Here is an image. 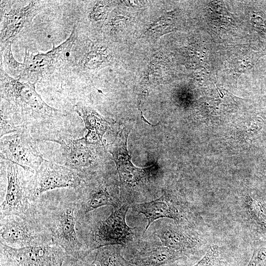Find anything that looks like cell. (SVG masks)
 <instances>
[{
  "label": "cell",
  "mask_w": 266,
  "mask_h": 266,
  "mask_svg": "<svg viewBox=\"0 0 266 266\" xmlns=\"http://www.w3.org/2000/svg\"><path fill=\"white\" fill-rule=\"evenodd\" d=\"M34 212L52 235V242L72 257L88 255L78 238L77 202L74 189L61 193L42 194L34 201Z\"/></svg>",
  "instance_id": "cell-1"
},
{
  "label": "cell",
  "mask_w": 266,
  "mask_h": 266,
  "mask_svg": "<svg viewBox=\"0 0 266 266\" xmlns=\"http://www.w3.org/2000/svg\"><path fill=\"white\" fill-rule=\"evenodd\" d=\"M0 80L1 99L9 104L27 129L49 125L65 116L44 101L34 83L10 76L1 66Z\"/></svg>",
  "instance_id": "cell-2"
},
{
  "label": "cell",
  "mask_w": 266,
  "mask_h": 266,
  "mask_svg": "<svg viewBox=\"0 0 266 266\" xmlns=\"http://www.w3.org/2000/svg\"><path fill=\"white\" fill-rule=\"evenodd\" d=\"M129 208L128 203L114 208L108 217L93 226L77 223L78 238L88 254L105 246H125L133 240V230L127 225L126 220Z\"/></svg>",
  "instance_id": "cell-3"
},
{
  "label": "cell",
  "mask_w": 266,
  "mask_h": 266,
  "mask_svg": "<svg viewBox=\"0 0 266 266\" xmlns=\"http://www.w3.org/2000/svg\"><path fill=\"white\" fill-rule=\"evenodd\" d=\"M0 242L15 248L52 243V235L37 217L33 209L22 217L10 215L0 217Z\"/></svg>",
  "instance_id": "cell-4"
},
{
  "label": "cell",
  "mask_w": 266,
  "mask_h": 266,
  "mask_svg": "<svg viewBox=\"0 0 266 266\" xmlns=\"http://www.w3.org/2000/svg\"><path fill=\"white\" fill-rule=\"evenodd\" d=\"M6 186L1 199L0 217L14 215L26 216L33 211L35 200L30 192L33 175L20 166L6 161Z\"/></svg>",
  "instance_id": "cell-5"
},
{
  "label": "cell",
  "mask_w": 266,
  "mask_h": 266,
  "mask_svg": "<svg viewBox=\"0 0 266 266\" xmlns=\"http://www.w3.org/2000/svg\"><path fill=\"white\" fill-rule=\"evenodd\" d=\"M0 266H63L67 255L53 242L15 248L0 242Z\"/></svg>",
  "instance_id": "cell-6"
},
{
  "label": "cell",
  "mask_w": 266,
  "mask_h": 266,
  "mask_svg": "<svg viewBox=\"0 0 266 266\" xmlns=\"http://www.w3.org/2000/svg\"><path fill=\"white\" fill-rule=\"evenodd\" d=\"M74 27L68 38L63 43L45 53L33 54L25 49L23 64L24 72L21 78L23 81L35 84L41 77L50 75L60 67L69 58L77 39Z\"/></svg>",
  "instance_id": "cell-7"
},
{
  "label": "cell",
  "mask_w": 266,
  "mask_h": 266,
  "mask_svg": "<svg viewBox=\"0 0 266 266\" xmlns=\"http://www.w3.org/2000/svg\"><path fill=\"white\" fill-rule=\"evenodd\" d=\"M1 159L14 163L34 173L43 159L28 129L0 138Z\"/></svg>",
  "instance_id": "cell-8"
},
{
  "label": "cell",
  "mask_w": 266,
  "mask_h": 266,
  "mask_svg": "<svg viewBox=\"0 0 266 266\" xmlns=\"http://www.w3.org/2000/svg\"><path fill=\"white\" fill-rule=\"evenodd\" d=\"M81 176L65 166L44 160L33 173L30 183L31 195L35 200L43 193L57 189H75L81 184Z\"/></svg>",
  "instance_id": "cell-9"
},
{
  "label": "cell",
  "mask_w": 266,
  "mask_h": 266,
  "mask_svg": "<svg viewBox=\"0 0 266 266\" xmlns=\"http://www.w3.org/2000/svg\"><path fill=\"white\" fill-rule=\"evenodd\" d=\"M8 1L0 2V45L2 50L32 22L41 8L39 1H31L24 6L12 8Z\"/></svg>",
  "instance_id": "cell-10"
},
{
  "label": "cell",
  "mask_w": 266,
  "mask_h": 266,
  "mask_svg": "<svg viewBox=\"0 0 266 266\" xmlns=\"http://www.w3.org/2000/svg\"><path fill=\"white\" fill-rule=\"evenodd\" d=\"M107 183L103 178L84 179L80 186L74 189L77 202L78 219L99 208L111 205L120 206L119 200L109 191Z\"/></svg>",
  "instance_id": "cell-11"
},
{
  "label": "cell",
  "mask_w": 266,
  "mask_h": 266,
  "mask_svg": "<svg viewBox=\"0 0 266 266\" xmlns=\"http://www.w3.org/2000/svg\"><path fill=\"white\" fill-rule=\"evenodd\" d=\"M48 140L60 144L66 158L65 166L77 172L83 179L91 176V168L96 156L91 144L84 137L75 139L66 136Z\"/></svg>",
  "instance_id": "cell-12"
},
{
  "label": "cell",
  "mask_w": 266,
  "mask_h": 266,
  "mask_svg": "<svg viewBox=\"0 0 266 266\" xmlns=\"http://www.w3.org/2000/svg\"><path fill=\"white\" fill-rule=\"evenodd\" d=\"M128 132L122 130L115 140L107 146L108 151L116 162L120 181L127 186H133L144 177L143 169L134 166L131 163L126 149Z\"/></svg>",
  "instance_id": "cell-13"
},
{
  "label": "cell",
  "mask_w": 266,
  "mask_h": 266,
  "mask_svg": "<svg viewBox=\"0 0 266 266\" xmlns=\"http://www.w3.org/2000/svg\"><path fill=\"white\" fill-rule=\"evenodd\" d=\"M133 209L139 214L144 215L147 220L145 232L155 220L161 218H169L176 222L179 221L180 216L175 205L167 196L163 195L155 200L136 203Z\"/></svg>",
  "instance_id": "cell-14"
},
{
  "label": "cell",
  "mask_w": 266,
  "mask_h": 266,
  "mask_svg": "<svg viewBox=\"0 0 266 266\" xmlns=\"http://www.w3.org/2000/svg\"><path fill=\"white\" fill-rule=\"evenodd\" d=\"M183 255L163 245L156 246L141 251L130 262L133 266H163L174 262Z\"/></svg>",
  "instance_id": "cell-15"
},
{
  "label": "cell",
  "mask_w": 266,
  "mask_h": 266,
  "mask_svg": "<svg viewBox=\"0 0 266 266\" xmlns=\"http://www.w3.org/2000/svg\"><path fill=\"white\" fill-rule=\"evenodd\" d=\"M74 109L88 130L84 137L86 141L91 144H101L102 137L107 128V122L90 107L76 104Z\"/></svg>",
  "instance_id": "cell-16"
},
{
  "label": "cell",
  "mask_w": 266,
  "mask_h": 266,
  "mask_svg": "<svg viewBox=\"0 0 266 266\" xmlns=\"http://www.w3.org/2000/svg\"><path fill=\"white\" fill-rule=\"evenodd\" d=\"M162 245L184 254L194 246L193 238L176 226L163 225L154 233Z\"/></svg>",
  "instance_id": "cell-17"
},
{
  "label": "cell",
  "mask_w": 266,
  "mask_h": 266,
  "mask_svg": "<svg viewBox=\"0 0 266 266\" xmlns=\"http://www.w3.org/2000/svg\"><path fill=\"white\" fill-rule=\"evenodd\" d=\"M121 245H110L97 249L93 263L96 266H133L121 254Z\"/></svg>",
  "instance_id": "cell-18"
},
{
  "label": "cell",
  "mask_w": 266,
  "mask_h": 266,
  "mask_svg": "<svg viewBox=\"0 0 266 266\" xmlns=\"http://www.w3.org/2000/svg\"><path fill=\"white\" fill-rule=\"evenodd\" d=\"M0 128V138L4 135L14 133L27 129L9 105H4L1 102Z\"/></svg>",
  "instance_id": "cell-19"
},
{
  "label": "cell",
  "mask_w": 266,
  "mask_h": 266,
  "mask_svg": "<svg viewBox=\"0 0 266 266\" xmlns=\"http://www.w3.org/2000/svg\"><path fill=\"white\" fill-rule=\"evenodd\" d=\"M3 61L1 66L10 76L21 78L24 72V65L17 61L14 58L11 50V43L7 44L3 50Z\"/></svg>",
  "instance_id": "cell-20"
},
{
  "label": "cell",
  "mask_w": 266,
  "mask_h": 266,
  "mask_svg": "<svg viewBox=\"0 0 266 266\" xmlns=\"http://www.w3.org/2000/svg\"><path fill=\"white\" fill-rule=\"evenodd\" d=\"M107 61L106 50L97 48L82 55L77 62V66L78 65L81 69L84 70L95 69L104 65Z\"/></svg>",
  "instance_id": "cell-21"
},
{
  "label": "cell",
  "mask_w": 266,
  "mask_h": 266,
  "mask_svg": "<svg viewBox=\"0 0 266 266\" xmlns=\"http://www.w3.org/2000/svg\"><path fill=\"white\" fill-rule=\"evenodd\" d=\"M221 257L219 248L217 245L209 247L203 257L194 266H220Z\"/></svg>",
  "instance_id": "cell-22"
},
{
  "label": "cell",
  "mask_w": 266,
  "mask_h": 266,
  "mask_svg": "<svg viewBox=\"0 0 266 266\" xmlns=\"http://www.w3.org/2000/svg\"><path fill=\"white\" fill-rule=\"evenodd\" d=\"M247 266H266V249L256 250Z\"/></svg>",
  "instance_id": "cell-23"
},
{
  "label": "cell",
  "mask_w": 266,
  "mask_h": 266,
  "mask_svg": "<svg viewBox=\"0 0 266 266\" xmlns=\"http://www.w3.org/2000/svg\"><path fill=\"white\" fill-rule=\"evenodd\" d=\"M63 266H96L93 263H87L84 259H78L67 255L65 259Z\"/></svg>",
  "instance_id": "cell-24"
},
{
  "label": "cell",
  "mask_w": 266,
  "mask_h": 266,
  "mask_svg": "<svg viewBox=\"0 0 266 266\" xmlns=\"http://www.w3.org/2000/svg\"><path fill=\"white\" fill-rule=\"evenodd\" d=\"M105 13V5L100 3H98L94 7L91 14V16L92 18L96 20H100L104 16Z\"/></svg>",
  "instance_id": "cell-25"
}]
</instances>
